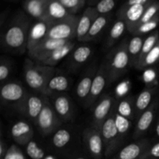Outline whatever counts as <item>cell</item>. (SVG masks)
Instances as JSON below:
<instances>
[{
  "label": "cell",
  "mask_w": 159,
  "mask_h": 159,
  "mask_svg": "<svg viewBox=\"0 0 159 159\" xmlns=\"http://www.w3.org/2000/svg\"><path fill=\"white\" fill-rule=\"evenodd\" d=\"M31 20L26 13L19 11L11 20L2 37V46L10 52L23 54L27 50V40Z\"/></svg>",
  "instance_id": "obj_1"
},
{
  "label": "cell",
  "mask_w": 159,
  "mask_h": 159,
  "mask_svg": "<svg viewBox=\"0 0 159 159\" xmlns=\"http://www.w3.org/2000/svg\"><path fill=\"white\" fill-rule=\"evenodd\" d=\"M54 67L43 66L35 63L30 57L26 58L23 65V74L26 84L35 91L46 95V88L51 77L55 75Z\"/></svg>",
  "instance_id": "obj_2"
},
{
  "label": "cell",
  "mask_w": 159,
  "mask_h": 159,
  "mask_svg": "<svg viewBox=\"0 0 159 159\" xmlns=\"http://www.w3.org/2000/svg\"><path fill=\"white\" fill-rule=\"evenodd\" d=\"M106 65L108 72L109 84L116 81L128 71V68L130 67L128 40H123L119 46L109 53Z\"/></svg>",
  "instance_id": "obj_3"
},
{
  "label": "cell",
  "mask_w": 159,
  "mask_h": 159,
  "mask_svg": "<svg viewBox=\"0 0 159 159\" xmlns=\"http://www.w3.org/2000/svg\"><path fill=\"white\" fill-rule=\"evenodd\" d=\"M28 94L20 82H9L1 89V98L3 104L12 106L20 113Z\"/></svg>",
  "instance_id": "obj_4"
},
{
  "label": "cell",
  "mask_w": 159,
  "mask_h": 159,
  "mask_svg": "<svg viewBox=\"0 0 159 159\" xmlns=\"http://www.w3.org/2000/svg\"><path fill=\"white\" fill-rule=\"evenodd\" d=\"M114 111L115 109L113 107V111L103 123L100 130V134L103 141L104 155L106 157H110L112 154L114 153L118 148L119 143L120 142V140L122 139L120 136L115 124Z\"/></svg>",
  "instance_id": "obj_5"
},
{
  "label": "cell",
  "mask_w": 159,
  "mask_h": 159,
  "mask_svg": "<svg viewBox=\"0 0 159 159\" xmlns=\"http://www.w3.org/2000/svg\"><path fill=\"white\" fill-rule=\"evenodd\" d=\"M61 122L62 121L56 113L53 105L51 104L48 98L44 96V106L36 123L40 133L43 136L51 134L60 127Z\"/></svg>",
  "instance_id": "obj_6"
},
{
  "label": "cell",
  "mask_w": 159,
  "mask_h": 159,
  "mask_svg": "<svg viewBox=\"0 0 159 159\" xmlns=\"http://www.w3.org/2000/svg\"><path fill=\"white\" fill-rule=\"evenodd\" d=\"M79 17L73 16L68 20L55 22L51 25L48 34V39L72 40L76 38Z\"/></svg>",
  "instance_id": "obj_7"
},
{
  "label": "cell",
  "mask_w": 159,
  "mask_h": 159,
  "mask_svg": "<svg viewBox=\"0 0 159 159\" xmlns=\"http://www.w3.org/2000/svg\"><path fill=\"white\" fill-rule=\"evenodd\" d=\"M152 2V0L147 4H132L128 1L120 9L117 14L118 18L122 19L125 21L129 32L132 33L134 30L143 16L145 9Z\"/></svg>",
  "instance_id": "obj_8"
},
{
  "label": "cell",
  "mask_w": 159,
  "mask_h": 159,
  "mask_svg": "<svg viewBox=\"0 0 159 159\" xmlns=\"http://www.w3.org/2000/svg\"><path fill=\"white\" fill-rule=\"evenodd\" d=\"M114 99L111 95H105L95 107L93 114V127L100 132L102 126L114 107Z\"/></svg>",
  "instance_id": "obj_9"
},
{
  "label": "cell",
  "mask_w": 159,
  "mask_h": 159,
  "mask_svg": "<svg viewBox=\"0 0 159 159\" xmlns=\"http://www.w3.org/2000/svg\"><path fill=\"white\" fill-rule=\"evenodd\" d=\"M83 141L87 151L95 159H102L104 145L102 135L93 127L85 129L83 131Z\"/></svg>",
  "instance_id": "obj_10"
},
{
  "label": "cell",
  "mask_w": 159,
  "mask_h": 159,
  "mask_svg": "<svg viewBox=\"0 0 159 159\" xmlns=\"http://www.w3.org/2000/svg\"><path fill=\"white\" fill-rule=\"evenodd\" d=\"M108 82V72H107V65H106V62H103L100 65L99 69L96 71V74L93 79V85L90 90L89 96L85 102L86 107H91L92 105L97 100Z\"/></svg>",
  "instance_id": "obj_11"
},
{
  "label": "cell",
  "mask_w": 159,
  "mask_h": 159,
  "mask_svg": "<svg viewBox=\"0 0 159 159\" xmlns=\"http://www.w3.org/2000/svg\"><path fill=\"white\" fill-rule=\"evenodd\" d=\"M53 23L37 21L31 26L28 34L27 51L31 52L38 45L48 39V34Z\"/></svg>",
  "instance_id": "obj_12"
},
{
  "label": "cell",
  "mask_w": 159,
  "mask_h": 159,
  "mask_svg": "<svg viewBox=\"0 0 159 159\" xmlns=\"http://www.w3.org/2000/svg\"><path fill=\"white\" fill-rule=\"evenodd\" d=\"M75 46V43L73 41H70L64 46L57 48L33 61L35 63L43 65V66L54 67V65L58 64L62 59L68 56L74 50Z\"/></svg>",
  "instance_id": "obj_13"
},
{
  "label": "cell",
  "mask_w": 159,
  "mask_h": 159,
  "mask_svg": "<svg viewBox=\"0 0 159 159\" xmlns=\"http://www.w3.org/2000/svg\"><path fill=\"white\" fill-rule=\"evenodd\" d=\"M53 107L56 113L64 122H68L73 119L74 106L71 98L65 94H60L53 100Z\"/></svg>",
  "instance_id": "obj_14"
},
{
  "label": "cell",
  "mask_w": 159,
  "mask_h": 159,
  "mask_svg": "<svg viewBox=\"0 0 159 159\" xmlns=\"http://www.w3.org/2000/svg\"><path fill=\"white\" fill-rule=\"evenodd\" d=\"M48 3V0H27L23 3V8L26 14L37 21L52 23L47 12Z\"/></svg>",
  "instance_id": "obj_15"
},
{
  "label": "cell",
  "mask_w": 159,
  "mask_h": 159,
  "mask_svg": "<svg viewBox=\"0 0 159 159\" xmlns=\"http://www.w3.org/2000/svg\"><path fill=\"white\" fill-rule=\"evenodd\" d=\"M44 106V96L40 97L38 96L28 94L27 98L22 107L20 113L27 116L31 121L36 124Z\"/></svg>",
  "instance_id": "obj_16"
},
{
  "label": "cell",
  "mask_w": 159,
  "mask_h": 159,
  "mask_svg": "<svg viewBox=\"0 0 159 159\" xmlns=\"http://www.w3.org/2000/svg\"><path fill=\"white\" fill-rule=\"evenodd\" d=\"M99 14L96 10V8L93 6H89L85 9L82 15L79 18V23L77 26V33H76V39L79 41L84 42L85 39Z\"/></svg>",
  "instance_id": "obj_17"
},
{
  "label": "cell",
  "mask_w": 159,
  "mask_h": 159,
  "mask_svg": "<svg viewBox=\"0 0 159 159\" xmlns=\"http://www.w3.org/2000/svg\"><path fill=\"white\" fill-rule=\"evenodd\" d=\"M12 139L19 144H27L34 137L32 127L24 120L17 121L12 125L10 130Z\"/></svg>",
  "instance_id": "obj_18"
},
{
  "label": "cell",
  "mask_w": 159,
  "mask_h": 159,
  "mask_svg": "<svg viewBox=\"0 0 159 159\" xmlns=\"http://www.w3.org/2000/svg\"><path fill=\"white\" fill-rule=\"evenodd\" d=\"M150 147L148 139H142L124 147L113 159H139Z\"/></svg>",
  "instance_id": "obj_19"
},
{
  "label": "cell",
  "mask_w": 159,
  "mask_h": 159,
  "mask_svg": "<svg viewBox=\"0 0 159 159\" xmlns=\"http://www.w3.org/2000/svg\"><path fill=\"white\" fill-rule=\"evenodd\" d=\"M157 105H158L157 102H152L150 107L139 116L134 131L133 138L134 139H138L143 136L151 127L155 117Z\"/></svg>",
  "instance_id": "obj_20"
},
{
  "label": "cell",
  "mask_w": 159,
  "mask_h": 159,
  "mask_svg": "<svg viewBox=\"0 0 159 159\" xmlns=\"http://www.w3.org/2000/svg\"><path fill=\"white\" fill-rule=\"evenodd\" d=\"M72 40H54V39H46L43 43L37 47L35 49L33 50L31 52L28 53V56L31 60H35L37 57H41L57 48L64 46L68 42Z\"/></svg>",
  "instance_id": "obj_21"
},
{
  "label": "cell",
  "mask_w": 159,
  "mask_h": 159,
  "mask_svg": "<svg viewBox=\"0 0 159 159\" xmlns=\"http://www.w3.org/2000/svg\"><path fill=\"white\" fill-rule=\"evenodd\" d=\"M47 12L52 23L68 20L73 16L67 11L59 0H48Z\"/></svg>",
  "instance_id": "obj_22"
},
{
  "label": "cell",
  "mask_w": 159,
  "mask_h": 159,
  "mask_svg": "<svg viewBox=\"0 0 159 159\" xmlns=\"http://www.w3.org/2000/svg\"><path fill=\"white\" fill-rule=\"evenodd\" d=\"M155 92H156V87H150V88L148 87L141 92V93L135 99V114L140 116L150 107Z\"/></svg>",
  "instance_id": "obj_23"
},
{
  "label": "cell",
  "mask_w": 159,
  "mask_h": 159,
  "mask_svg": "<svg viewBox=\"0 0 159 159\" xmlns=\"http://www.w3.org/2000/svg\"><path fill=\"white\" fill-rule=\"evenodd\" d=\"M96 74V71H95L94 68H92L89 71H87L83 77L80 79V81L78 83L76 87V95L79 97V99L82 100H86L88 99L89 96L90 90H91L92 85H93V79Z\"/></svg>",
  "instance_id": "obj_24"
},
{
  "label": "cell",
  "mask_w": 159,
  "mask_h": 159,
  "mask_svg": "<svg viewBox=\"0 0 159 159\" xmlns=\"http://www.w3.org/2000/svg\"><path fill=\"white\" fill-rule=\"evenodd\" d=\"M70 80L62 75H54L48 81L46 88V95L50 96L56 93H62L69 89Z\"/></svg>",
  "instance_id": "obj_25"
},
{
  "label": "cell",
  "mask_w": 159,
  "mask_h": 159,
  "mask_svg": "<svg viewBox=\"0 0 159 159\" xmlns=\"http://www.w3.org/2000/svg\"><path fill=\"white\" fill-rule=\"evenodd\" d=\"M144 39L145 38H144L142 36L134 35L133 37L128 40V54L130 56L131 68H136L138 65Z\"/></svg>",
  "instance_id": "obj_26"
},
{
  "label": "cell",
  "mask_w": 159,
  "mask_h": 159,
  "mask_svg": "<svg viewBox=\"0 0 159 159\" xmlns=\"http://www.w3.org/2000/svg\"><path fill=\"white\" fill-rule=\"evenodd\" d=\"M93 48L88 45H81L73 51L71 57V65L78 68L84 65L93 54Z\"/></svg>",
  "instance_id": "obj_27"
},
{
  "label": "cell",
  "mask_w": 159,
  "mask_h": 159,
  "mask_svg": "<svg viewBox=\"0 0 159 159\" xmlns=\"http://www.w3.org/2000/svg\"><path fill=\"white\" fill-rule=\"evenodd\" d=\"M111 17V14H109V15L98 16L97 18L95 20L94 22H93V25H92L91 28H90L88 34H87L86 37H85V41L84 42L91 41V40H94V39L102 32V30L107 26V25L109 23Z\"/></svg>",
  "instance_id": "obj_28"
},
{
  "label": "cell",
  "mask_w": 159,
  "mask_h": 159,
  "mask_svg": "<svg viewBox=\"0 0 159 159\" xmlns=\"http://www.w3.org/2000/svg\"><path fill=\"white\" fill-rule=\"evenodd\" d=\"M126 30H127V24L125 21L120 18H117V20L114 22L109 33L108 38H107V45L108 48L113 46L114 43L120 38L123 34L125 33Z\"/></svg>",
  "instance_id": "obj_29"
},
{
  "label": "cell",
  "mask_w": 159,
  "mask_h": 159,
  "mask_svg": "<svg viewBox=\"0 0 159 159\" xmlns=\"http://www.w3.org/2000/svg\"><path fill=\"white\" fill-rule=\"evenodd\" d=\"M135 101L133 97H127L121 99L116 105L115 110L121 116L130 120L134 116Z\"/></svg>",
  "instance_id": "obj_30"
},
{
  "label": "cell",
  "mask_w": 159,
  "mask_h": 159,
  "mask_svg": "<svg viewBox=\"0 0 159 159\" xmlns=\"http://www.w3.org/2000/svg\"><path fill=\"white\" fill-rule=\"evenodd\" d=\"M159 40V31L155 30L153 33L149 34L145 39H144V44H143L142 50H141V54H140L139 60H138V64L144 59V57L153 49L154 47L156 45Z\"/></svg>",
  "instance_id": "obj_31"
},
{
  "label": "cell",
  "mask_w": 159,
  "mask_h": 159,
  "mask_svg": "<svg viewBox=\"0 0 159 159\" xmlns=\"http://www.w3.org/2000/svg\"><path fill=\"white\" fill-rule=\"evenodd\" d=\"M159 61V40L153 49L144 57L142 61L137 65L136 68L138 70H142L144 68L150 67Z\"/></svg>",
  "instance_id": "obj_32"
},
{
  "label": "cell",
  "mask_w": 159,
  "mask_h": 159,
  "mask_svg": "<svg viewBox=\"0 0 159 159\" xmlns=\"http://www.w3.org/2000/svg\"><path fill=\"white\" fill-rule=\"evenodd\" d=\"M159 24V13L154 19L150 20L149 22L143 24L138 25L134 28L131 34L133 35H140L142 36L143 34H147V33L152 32V31L155 30L157 27H158Z\"/></svg>",
  "instance_id": "obj_33"
},
{
  "label": "cell",
  "mask_w": 159,
  "mask_h": 159,
  "mask_svg": "<svg viewBox=\"0 0 159 159\" xmlns=\"http://www.w3.org/2000/svg\"><path fill=\"white\" fill-rule=\"evenodd\" d=\"M71 134L66 129H60L54 134L52 138L53 145L57 148H62L69 143Z\"/></svg>",
  "instance_id": "obj_34"
},
{
  "label": "cell",
  "mask_w": 159,
  "mask_h": 159,
  "mask_svg": "<svg viewBox=\"0 0 159 159\" xmlns=\"http://www.w3.org/2000/svg\"><path fill=\"white\" fill-rule=\"evenodd\" d=\"M114 120L120 136L121 137V138H123L128 133L129 130L131 127V121H130V120L120 115L119 113H116V110L114 111Z\"/></svg>",
  "instance_id": "obj_35"
},
{
  "label": "cell",
  "mask_w": 159,
  "mask_h": 159,
  "mask_svg": "<svg viewBox=\"0 0 159 159\" xmlns=\"http://www.w3.org/2000/svg\"><path fill=\"white\" fill-rule=\"evenodd\" d=\"M71 15L75 16L85 6V0H59Z\"/></svg>",
  "instance_id": "obj_36"
},
{
  "label": "cell",
  "mask_w": 159,
  "mask_h": 159,
  "mask_svg": "<svg viewBox=\"0 0 159 159\" xmlns=\"http://www.w3.org/2000/svg\"><path fill=\"white\" fill-rule=\"evenodd\" d=\"M159 13V2L157 1H152V2L147 7V9L144 11L143 16L141 17V20H140L138 25L143 24L149 22L152 20V19L155 18L157 15Z\"/></svg>",
  "instance_id": "obj_37"
},
{
  "label": "cell",
  "mask_w": 159,
  "mask_h": 159,
  "mask_svg": "<svg viewBox=\"0 0 159 159\" xmlns=\"http://www.w3.org/2000/svg\"><path fill=\"white\" fill-rule=\"evenodd\" d=\"M26 152L28 156L32 159H43L45 157L44 151L33 140L26 144Z\"/></svg>",
  "instance_id": "obj_38"
},
{
  "label": "cell",
  "mask_w": 159,
  "mask_h": 159,
  "mask_svg": "<svg viewBox=\"0 0 159 159\" xmlns=\"http://www.w3.org/2000/svg\"><path fill=\"white\" fill-rule=\"evenodd\" d=\"M116 6V2L113 0H102L96 3V10L99 16L109 15L114 9Z\"/></svg>",
  "instance_id": "obj_39"
},
{
  "label": "cell",
  "mask_w": 159,
  "mask_h": 159,
  "mask_svg": "<svg viewBox=\"0 0 159 159\" xmlns=\"http://www.w3.org/2000/svg\"><path fill=\"white\" fill-rule=\"evenodd\" d=\"M3 159H26L23 152L16 144H12L8 148Z\"/></svg>",
  "instance_id": "obj_40"
},
{
  "label": "cell",
  "mask_w": 159,
  "mask_h": 159,
  "mask_svg": "<svg viewBox=\"0 0 159 159\" xmlns=\"http://www.w3.org/2000/svg\"><path fill=\"white\" fill-rule=\"evenodd\" d=\"M159 158V142L150 146L139 159H158Z\"/></svg>",
  "instance_id": "obj_41"
},
{
  "label": "cell",
  "mask_w": 159,
  "mask_h": 159,
  "mask_svg": "<svg viewBox=\"0 0 159 159\" xmlns=\"http://www.w3.org/2000/svg\"><path fill=\"white\" fill-rule=\"evenodd\" d=\"M10 64L7 61L2 60L1 65H0V80L2 82H4L8 79L9 74H10Z\"/></svg>",
  "instance_id": "obj_42"
},
{
  "label": "cell",
  "mask_w": 159,
  "mask_h": 159,
  "mask_svg": "<svg viewBox=\"0 0 159 159\" xmlns=\"http://www.w3.org/2000/svg\"><path fill=\"white\" fill-rule=\"evenodd\" d=\"M7 151H8V148L7 147H6V144H5L4 141H1V142H0V158L1 159L4 158Z\"/></svg>",
  "instance_id": "obj_43"
},
{
  "label": "cell",
  "mask_w": 159,
  "mask_h": 159,
  "mask_svg": "<svg viewBox=\"0 0 159 159\" xmlns=\"http://www.w3.org/2000/svg\"><path fill=\"white\" fill-rule=\"evenodd\" d=\"M156 133H157V135L159 137V120H158V124H157V126H156Z\"/></svg>",
  "instance_id": "obj_44"
},
{
  "label": "cell",
  "mask_w": 159,
  "mask_h": 159,
  "mask_svg": "<svg viewBox=\"0 0 159 159\" xmlns=\"http://www.w3.org/2000/svg\"><path fill=\"white\" fill-rule=\"evenodd\" d=\"M74 159H85V158H83V157H76V158H75Z\"/></svg>",
  "instance_id": "obj_45"
}]
</instances>
